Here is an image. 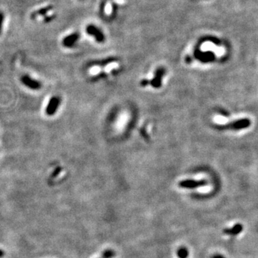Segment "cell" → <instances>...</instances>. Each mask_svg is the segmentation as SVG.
Masks as SVG:
<instances>
[{
    "mask_svg": "<svg viewBox=\"0 0 258 258\" xmlns=\"http://www.w3.org/2000/svg\"><path fill=\"white\" fill-rule=\"evenodd\" d=\"M61 98L57 96H54L50 99L45 108V114L47 116H53L56 114L61 104Z\"/></svg>",
    "mask_w": 258,
    "mask_h": 258,
    "instance_id": "6da1fadb",
    "label": "cell"
},
{
    "mask_svg": "<svg viewBox=\"0 0 258 258\" xmlns=\"http://www.w3.org/2000/svg\"><path fill=\"white\" fill-rule=\"evenodd\" d=\"M21 83L25 86L31 90H38L42 88L41 83L39 82L38 80H35L28 75H24L21 77Z\"/></svg>",
    "mask_w": 258,
    "mask_h": 258,
    "instance_id": "7a4b0ae2",
    "label": "cell"
},
{
    "mask_svg": "<svg viewBox=\"0 0 258 258\" xmlns=\"http://www.w3.org/2000/svg\"><path fill=\"white\" fill-rule=\"evenodd\" d=\"M85 31L88 33V35L93 37L95 40H96V42L102 43V42L105 41V35H104L103 32L96 26L93 25H89L87 26Z\"/></svg>",
    "mask_w": 258,
    "mask_h": 258,
    "instance_id": "3957f363",
    "label": "cell"
},
{
    "mask_svg": "<svg viewBox=\"0 0 258 258\" xmlns=\"http://www.w3.org/2000/svg\"><path fill=\"white\" fill-rule=\"evenodd\" d=\"M80 38V35L78 32H73L72 34L68 35V36L65 37L62 39V45L67 48L73 47L79 40Z\"/></svg>",
    "mask_w": 258,
    "mask_h": 258,
    "instance_id": "277c9868",
    "label": "cell"
},
{
    "mask_svg": "<svg viewBox=\"0 0 258 258\" xmlns=\"http://www.w3.org/2000/svg\"><path fill=\"white\" fill-rule=\"evenodd\" d=\"M206 184V181L204 180L202 181H194V180H185V181H181L179 184V186L183 188H189L193 189L196 187L204 186Z\"/></svg>",
    "mask_w": 258,
    "mask_h": 258,
    "instance_id": "5b68a950",
    "label": "cell"
},
{
    "mask_svg": "<svg viewBox=\"0 0 258 258\" xmlns=\"http://www.w3.org/2000/svg\"><path fill=\"white\" fill-rule=\"evenodd\" d=\"M53 5H48V6L42 7V8L39 9L37 11H35L31 14L30 17L32 20L36 19L37 17L40 16H44L47 14L48 12H50L51 10H53Z\"/></svg>",
    "mask_w": 258,
    "mask_h": 258,
    "instance_id": "8992f818",
    "label": "cell"
},
{
    "mask_svg": "<svg viewBox=\"0 0 258 258\" xmlns=\"http://www.w3.org/2000/svg\"><path fill=\"white\" fill-rule=\"evenodd\" d=\"M242 225L240 224H237L232 228H227L224 230V233L229 235H237L242 231Z\"/></svg>",
    "mask_w": 258,
    "mask_h": 258,
    "instance_id": "52a82bcc",
    "label": "cell"
},
{
    "mask_svg": "<svg viewBox=\"0 0 258 258\" xmlns=\"http://www.w3.org/2000/svg\"><path fill=\"white\" fill-rule=\"evenodd\" d=\"M250 124V122L248 119H243L234 123L232 128H234V129H242V128L247 127Z\"/></svg>",
    "mask_w": 258,
    "mask_h": 258,
    "instance_id": "ba28073f",
    "label": "cell"
},
{
    "mask_svg": "<svg viewBox=\"0 0 258 258\" xmlns=\"http://www.w3.org/2000/svg\"><path fill=\"white\" fill-rule=\"evenodd\" d=\"M189 255L188 250L184 247H181L178 250L177 256L179 258H187Z\"/></svg>",
    "mask_w": 258,
    "mask_h": 258,
    "instance_id": "9c48e42d",
    "label": "cell"
},
{
    "mask_svg": "<svg viewBox=\"0 0 258 258\" xmlns=\"http://www.w3.org/2000/svg\"><path fill=\"white\" fill-rule=\"evenodd\" d=\"M115 256V252L111 250H105L102 254V257L103 258H113Z\"/></svg>",
    "mask_w": 258,
    "mask_h": 258,
    "instance_id": "30bf717a",
    "label": "cell"
},
{
    "mask_svg": "<svg viewBox=\"0 0 258 258\" xmlns=\"http://www.w3.org/2000/svg\"><path fill=\"white\" fill-rule=\"evenodd\" d=\"M214 120L218 123H226V121H227V120H226L225 118H224V117L220 116L215 117Z\"/></svg>",
    "mask_w": 258,
    "mask_h": 258,
    "instance_id": "8fae6325",
    "label": "cell"
},
{
    "mask_svg": "<svg viewBox=\"0 0 258 258\" xmlns=\"http://www.w3.org/2000/svg\"><path fill=\"white\" fill-rule=\"evenodd\" d=\"M4 19H5V16H4V14L2 12H0V35H1L2 30Z\"/></svg>",
    "mask_w": 258,
    "mask_h": 258,
    "instance_id": "7c38bea8",
    "label": "cell"
},
{
    "mask_svg": "<svg viewBox=\"0 0 258 258\" xmlns=\"http://www.w3.org/2000/svg\"><path fill=\"white\" fill-rule=\"evenodd\" d=\"M55 14H53V15H50V16L46 17H44V22H47V23H48V22H50L53 21V20L54 19H55Z\"/></svg>",
    "mask_w": 258,
    "mask_h": 258,
    "instance_id": "4fadbf2b",
    "label": "cell"
},
{
    "mask_svg": "<svg viewBox=\"0 0 258 258\" xmlns=\"http://www.w3.org/2000/svg\"><path fill=\"white\" fill-rule=\"evenodd\" d=\"M60 170H61V168H60V167H57L56 169L54 171V173L53 174V175H52V176H53V177H55V176H56L58 175L59 173H60Z\"/></svg>",
    "mask_w": 258,
    "mask_h": 258,
    "instance_id": "5bb4252c",
    "label": "cell"
},
{
    "mask_svg": "<svg viewBox=\"0 0 258 258\" xmlns=\"http://www.w3.org/2000/svg\"><path fill=\"white\" fill-rule=\"evenodd\" d=\"M211 258H224V257H223V256H222L220 255H215L213 256V257Z\"/></svg>",
    "mask_w": 258,
    "mask_h": 258,
    "instance_id": "9a60e30c",
    "label": "cell"
},
{
    "mask_svg": "<svg viewBox=\"0 0 258 258\" xmlns=\"http://www.w3.org/2000/svg\"><path fill=\"white\" fill-rule=\"evenodd\" d=\"M4 254H5V252H4L2 250H0V257H2L4 255Z\"/></svg>",
    "mask_w": 258,
    "mask_h": 258,
    "instance_id": "2e32d148",
    "label": "cell"
}]
</instances>
